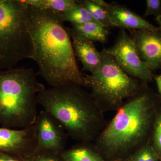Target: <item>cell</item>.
Segmentation results:
<instances>
[{
	"label": "cell",
	"mask_w": 161,
	"mask_h": 161,
	"mask_svg": "<svg viewBox=\"0 0 161 161\" xmlns=\"http://www.w3.org/2000/svg\"><path fill=\"white\" fill-rule=\"evenodd\" d=\"M161 111V98L147 83L127 99L107 124L94 144L106 161L130 159L151 142L153 131Z\"/></svg>",
	"instance_id": "cell-1"
},
{
	"label": "cell",
	"mask_w": 161,
	"mask_h": 161,
	"mask_svg": "<svg viewBox=\"0 0 161 161\" xmlns=\"http://www.w3.org/2000/svg\"><path fill=\"white\" fill-rule=\"evenodd\" d=\"M28 6L34 48L32 60L39 68L37 75L51 87L69 82L86 87L60 13Z\"/></svg>",
	"instance_id": "cell-2"
},
{
	"label": "cell",
	"mask_w": 161,
	"mask_h": 161,
	"mask_svg": "<svg viewBox=\"0 0 161 161\" xmlns=\"http://www.w3.org/2000/svg\"><path fill=\"white\" fill-rule=\"evenodd\" d=\"M38 104L53 115L68 135L79 143L95 141L106 126L104 112L83 86L66 83L37 95Z\"/></svg>",
	"instance_id": "cell-3"
},
{
	"label": "cell",
	"mask_w": 161,
	"mask_h": 161,
	"mask_svg": "<svg viewBox=\"0 0 161 161\" xmlns=\"http://www.w3.org/2000/svg\"><path fill=\"white\" fill-rule=\"evenodd\" d=\"M32 68L0 70V125L9 129L33 125L37 95L46 89Z\"/></svg>",
	"instance_id": "cell-4"
},
{
	"label": "cell",
	"mask_w": 161,
	"mask_h": 161,
	"mask_svg": "<svg viewBox=\"0 0 161 161\" xmlns=\"http://www.w3.org/2000/svg\"><path fill=\"white\" fill-rule=\"evenodd\" d=\"M34 53L28 5L23 0H0V69H9Z\"/></svg>",
	"instance_id": "cell-5"
},
{
	"label": "cell",
	"mask_w": 161,
	"mask_h": 161,
	"mask_svg": "<svg viewBox=\"0 0 161 161\" xmlns=\"http://www.w3.org/2000/svg\"><path fill=\"white\" fill-rule=\"evenodd\" d=\"M101 54V68L85 77L86 86L91 89L90 94L103 112L117 111L127 99L138 93L144 82L125 73L105 47Z\"/></svg>",
	"instance_id": "cell-6"
},
{
	"label": "cell",
	"mask_w": 161,
	"mask_h": 161,
	"mask_svg": "<svg viewBox=\"0 0 161 161\" xmlns=\"http://www.w3.org/2000/svg\"><path fill=\"white\" fill-rule=\"evenodd\" d=\"M106 50L128 75L146 83L152 81V70L141 60L133 39L125 30L120 29L114 44Z\"/></svg>",
	"instance_id": "cell-7"
},
{
	"label": "cell",
	"mask_w": 161,
	"mask_h": 161,
	"mask_svg": "<svg viewBox=\"0 0 161 161\" xmlns=\"http://www.w3.org/2000/svg\"><path fill=\"white\" fill-rule=\"evenodd\" d=\"M34 125L21 130L0 127V152L28 161L37 149Z\"/></svg>",
	"instance_id": "cell-8"
},
{
	"label": "cell",
	"mask_w": 161,
	"mask_h": 161,
	"mask_svg": "<svg viewBox=\"0 0 161 161\" xmlns=\"http://www.w3.org/2000/svg\"><path fill=\"white\" fill-rule=\"evenodd\" d=\"M34 125L38 149L58 153L65 150L68 135L53 115L42 110L37 115Z\"/></svg>",
	"instance_id": "cell-9"
},
{
	"label": "cell",
	"mask_w": 161,
	"mask_h": 161,
	"mask_svg": "<svg viewBox=\"0 0 161 161\" xmlns=\"http://www.w3.org/2000/svg\"><path fill=\"white\" fill-rule=\"evenodd\" d=\"M141 60L151 70L161 67V31L157 29L129 30Z\"/></svg>",
	"instance_id": "cell-10"
},
{
	"label": "cell",
	"mask_w": 161,
	"mask_h": 161,
	"mask_svg": "<svg viewBox=\"0 0 161 161\" xmlns=\"http://www.w3.org/2000/svg\"><path fill=\"white\" fill-rule=\"evenodd\" d=\"M67 28L74 48L75 56L82 64V70L87 71L93 74L98 72L102 67L101 52L96 49L91 40L79 36Z\"/></svg>",
	"instance_id": "cell-11"
},
{
	"label": "cell",
	"mask_w": 161,
	"mask_h": 161,
	"mask_svg": "<svg viewBox=\"0 0 161 161\" xmlns=\"http://www.w3.org/2000/svg\"><path fill=\"white\" fill-rule=\"evenodd\" d=\"M113 26L120 29H152L153 26L140 16L115 2L109 3L106 8Z\"/></svg>",
	"instance_id": "cell-12"
},
{
	"label": "cell",
	"mask_w": 161,
	"mask_h": 161,
	"mask_svg": "<svg viewBox=\"0 0 161 161\" xmlns=\"http://www.w3.org/2000/svg\"><path fill=\"white\" fill-rule=\"evenodd\" d=\"M61 155L64 161H106L91 143H79Z\"/></svg>",
	"instance_id": "cell-13"
},
{
	"label": "cell",
	"mask_w": 161,
	"mask_h": 161,
	"mask_svg": "<svg viewBox=\"0 0 161 161\" xmlns=\"http://www.w3.org/2000/svg\"><path fill=\"white\" fill-rule=\"evenodd\" d=\"M71 24L72 31L86 39L102 43L107 41L108 31L98 23L89 22L81 24Z\"/></svg>",
	"instance_id": "cell-14"
},
{
	"label": "cell",
	"mask_w": 161,
	"mask_h": 161,
	"mask_svg": "<svg viewBox=\"0 0 161 161\" xmlns=\"http://www.w3.org/2000/svg\"><path fill=\"white\" fill-rule=\"evenodd\" d=\"M27 5L37 9L62 13L77 4L75 0H23Z\"/></svg>",
	"instance_id": "cell-15"
},
{
	"label": "cell",
	"mask_w": 161,
	"mask_h": 161,
	"mask_svg": "<svg viewBox=\"0 0 161 161\" xmlns=\"http://www.w3.org/2000/svg\"><path fill=\"white\" fill-rule=\"evenodd\" d=\"M76 2L88 10L96 23L105 28L113 27V24L106 9L97 5L92 0H79Z\"/></svg>",
	"instance_id": "cell-16"
},
{
	"label": "cell",
	"mask_w": 161,
	"mask_h": 161,
	"mask_svg": "<svg viewBox=\"0 0 161 161\" xmlns=\"http://www.w3.org/2000/svg\"><path fill=\"white\" fill-rule=\"evenodd\" d=\"M60 17L64 22H69L71 24H81L89 22L96 23L88 10L78 3L72 9L60 13Z\"/></svg>",
	"instance_id": "cell-17"
},
{
	"label": "cell",
	"mask_w": 161,
	"mask_h": 161,
	"mask_svg": "<svg viewBox=\"0 0 161 161\" xmlns=\"http://www.w3.org/2000/svg\"><path fill=\"white\" fill-rule=\"evenodd\" d=\"M131 161H159V157L151 142L145 145L134 153L130 158Z\"/></svg>",
	"instance_id": "cell-18"
},
{
	"label": "cell",
	"mask_w": 161,
	"mask_h": 161,
	"mask_svg": "<svg viewBox=\"0 0 161 161\" xmlns=\"http://www.w3.org/2000/svg\"><path fill=\"white\" fill-rule=\"evenodd\" d=\"M28 161H64L61 153L41 150L37 148Z\"/></svg>",
	"instance_id": "cell-19"
},
{
	"label": "cell",
	"mask_w": 161,
	"mask_h": 161,
	"mask_svg": "<svg viewBox=\"0 0 161 161\" xmlns=\"http://www.w3.org/2000/svg\"><path fill=\"white\" fill-rule=\"evenodd\" d=\"M151 144L161 159V111L157 118L153 128Z\"/></svg>",
	"instance_id": "cell-20"
},
{
	"label": "cell",
	"mask_w": 161,
	"mask_h": 161,
	"mask_svg": "<svg viewBox=\"0 0 161 161\" xmlns=\"http://www.w3.org/2000/svg\"><path fill=\"white\" fill-rule=\"evenodd\" d=\"M161 15V0H147L144 16H154L156 18Z\"/></svg>",
	"instance_id": "cell-21"
},
{
	"label": "cell",
	"mask_w": 161,
	"mask_h": 161,
	"mask_svg": "<svg viewBox=\"0 0 161 161\" xmlns=\"http://www.w3.org/2000/svg\"><path fill=\"white\" fill-rule=\"evenodd\" d=\"M0 161H21L12 156L0 152Z\"/></svg>",
	"instance_id": "cell-22"
},
{
	"label": "cell",
	"mask_w": 161,
	"mask_h": 161,
	"mask_svg": "<svg viewBox=\"0 0 161 161\" xmlns=\"http://www.w3.org/2000/svg\"><path fill=\"white\" fill-rule=\"evenodd\" d=\"M154 78L156 82L157 86L158 91V95L161 98V75L156 76Z\"/></svg>",
	"instance_id": "cell-23"
},
{
	"label": "cell",
	"mask_w": 161,
	"mask_h": 161,
	"mask_svg": "<svg viewBox=\"0 0 161 161\" xmlns=\"http://www.w3.org/2000/svg\"><path fill=\"white\" fill-rule=\"evenodd\" d=\"M156 21L157 23H158L159 25L158 28H159L160 30L161 31V15L158 17L155 18Z\"/></svg>",
	"instance_id": "cell-24"
},
{
	"label": "cell",
	"mask_w": 161,
	"mask_h": 161,
	"mask_svg": "<svg viewBox=\"0 0 161 161\" xmlns=\"http://www.w3.org/2000/svg\"><path fill=\"white\" fill-rule=\"evenodd\" d=\"M114 161H131L130 160V159H124V160H115Z\"/></svg>",
	"instance_id": "cell-25"
},
{
	"label": "cell",
	"mask_w": 161,
	"mask_h": 161,
	"mask_svg": "<svg viewBox=\"0 0 161 161\" xmlns=\"http://www.w3.org/2000/svg\"><path fill=\"white\" fill-rule=\"evenodd\" d=\"M159 161H161V159H160V160Z\"/></svg>",
	"instance_id": "cell-26"
}]
</instances>
